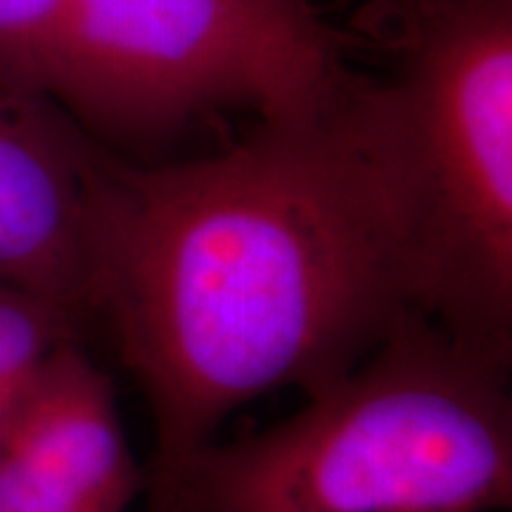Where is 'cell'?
<instances>
[{"label": "cell", "instance_id": "cell-1", "mask_svg": "<svg viewBox=\"0 0 512 512\" xmlns=\"http://www.w3.org/2000/svg\"><path fill=\"white\" fill-rule=\"evenodd\" d=\"M83 185L91 328L155 425L147 512H169L230 413L318 392L430 318L418 185L375 76L192 162L131 164L86 133Z\"/></svg>", "mask_w": 512, "mask_h": 512}, {"label": "cell", "instance_id": "cell-2", "mask_svg": "<svg viewBox=\"0 0 512 512\" xmlns=\"http://www.w3.org/2000/svg\"><path fill=\"white\" fill-rule=\"evenodd\" d=\"M508 373L434 320H408L290 420L204 448L169 512L508 510Z\"/></svg>", "mask_w": 512, "mask_h": 512}, {"label": "cell", "instance_id": "cell-3", "mask_svg": "<svg viewBox=\"0 0 512 512\" xmlns=\"http://www.w3.org/2000/svg\"><path fill=\"white\" fill-rule=\"evenodd\" d=\"M420 197L427 313L512 361V0H370Z\"/></svg>", "mask_w": 512, "mask_h": 512}, {"label": "cell", "instance_id": "cell-4", "mask_svg": "<svg viewBox=\"0 0 512 512\" xmlns=\"http://www.w3.org/2000/svg\"><path fill=\"white\" fill-rule=\"evenodd\" d=\"M354 76L313 0H62L43 88L95 143L143 145L233 107L313 117Z\"/></svg>", "mask_w": 512, "mask_h": 512}, {"label": "cell", "instance_id": "cell-5", "mask_svg": "<svg viewBox=\"0 0 512 512\" xmlns=\"http://www.w3.org/2000/svg\"><path fill=\"white\" fill-rule=\"evenodd\" d=\"M145 491L110 375L62 344L0 415V512H128Z\"/></svg>", "mask_w": 512, "mask_h": 512}, {"label": "cell", "instance_id": "cell-6", "mask_svg": "<svg viewBox=\"0 0 512 512\" xmlns=\"http://www.w3.org/2000/svg\"><path fill=\"white\" fill-rule=\"evenodd\" d=\"M86 133L53 98L0 67V283L88 313Z\"/></svg>", "mask_w": 512, "mask_h": 512}, {"label": "cell", "instance_id": "cell-7", "mask_svg": "<svg viewBox=\"0 0 512 512\" xmlns=\"http://www.w3.org/2000/svg\"><path fill=\"white\" fill-rule=\"evenodd\" d=\"M67 342H86V330L69 313L0 283V415L29 375Z\"/></svg>", "mask_w": 512, "mask_h": 512}, {"label": "cell", "instance_id": "cell-8", "mask_svg": "<svg viewBox=\"0 0 512 512\" xmlns=\"http://www.w3.org/2000/svg\"><path fill=\"white\" fill-rule=\"evenodd\" d=\"M60 5L62 0H0V67L43 88Z\"/></svg>", "mask_w": 512, "mask_h": 512}]
</instances>
